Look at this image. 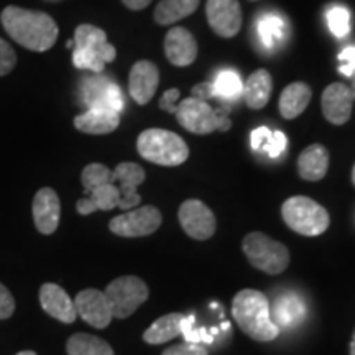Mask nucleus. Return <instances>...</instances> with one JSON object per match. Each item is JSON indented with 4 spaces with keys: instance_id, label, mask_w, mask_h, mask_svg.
<instances>
[{
    "instance_id": "37",
    "label": "nucleus",
    "mask_w": 355,
    "mask_h": 355,
    "mask_svg": "<svg viewBox=\"0 0 355 355\" xmlns=\"http://www.w3.org/2000/svg\"><path fill=\"white\" fill-rule=\"evenodd\" d=\"M13 313H15V300L10 290L0 283V321L13 316Z\"/></svg>"
},
{
    "instance_id": "3",
    "label": "nucleus",
    "mask_w": 355,
    "mask_h": 355,
    "mask_svg": "<svg viewBox=\"0 0 355 355\" xmlns=\"http://www.w3.org/2000/svg\"><path fill=\"white\" fill-rule=\"evenodd\" d=\"M73 63L78 69H89L101 74L105 64L117 56L115 48L107 42V35L94 25L83 24L74 32Z\"/></svg>"
},
{
    "instance_id": "9",
    "label": "nucleus",
    "mask_w": 355,
    "mask_h": 355,
    "mask_svg": "<svg viewBox=\"0 0 355 355\" xmlns=\"http://www.w3.org/2000/svg\"><path fill=\"white\" fill-rule=\"evenodd\" d=\"M159 225H162V212L155 206L135 207L109 222L110 232L125 239L145 237L157 232Z\"/></svg>"
},
{
    "instance_id": "21",
    "label": "nucleus",
    "mask_w": 355,
    "mask_h": 355,
    "mask_svg": "<svg viewBox=\"0 0 355 355\" xmlns=\"http://www.w3.org/2000/svg\"><path fill=\"white\" fill-rule=\"evenodd\" d=\"M119 125H121V114L104 107L86 109V112L74 117V127L89 135L112 133Z\"/></svg>"
},
{
    "instance_id": "20",
    "label": "nucleus",
    "mask_w": 355,
    "mask_h": 355,
    "mask_svg": "<svg viewBox=\"0 0 355 355\" xmlns=\"http://www.w3.org/2000/svg\"><path fill=\"white\" fill-rule=\"evenodd\" d=\"M165 53L171 64L180 68L193 64L198 58L196 38L183 26H175L165 37Z\"/></svg>"
},
{
    "instance_id": "25",
    "label": "nucleus",
    "mask_w": 355,
    "mask_h": 355,
    "mask_svg": "<svg viewBox=\"0 0 355 355\" xmlns=\"http://www.w3.org/2000/svg\"><path fill=\"white\" fill-rule=\"evenodd\" d=\"M311 87L304 83H293L285 87L278 101L279 114L285 119H296L306 110L311 102Z\"/></svg>"
},
{
    "instance_id": "44",
    "label": "nucleus",
    "mask_w": 355,
    "mask_h": 355,
    "mask_svg": "<svg viewBox=\"0 0 355 355\" xmlns=\"http://www.w3.org/2000/svg\"><path fill=\"white\" fill-rule=\"evenodd\" d=\"M350 79H352V86H350L349 89H350V92H352V97H354V101H355V76L350 78Z\"/></svg>"
},
{
    "instance_id": "10",
    "label": "nucleus",
    "mask_w": 355,
    "mask_h": 355,
    "mask_svg": "<svg viewBox=\"0 0 355 355\" xmlns=\"http://www.w3.org/2000/svg\"><path fill=\"white\" fill-rule=\"evenodd\" d=\"M181 227L194 241H207L216 232V216L199 199H188L178 211Z\"/></svg>"
},
{
    "instance_id": "39",
    "label": "nucleus",
    "mask_w": 355,
    "mask_h": 355,
    "mask_svg": "<svg viewBox=\"0 0 355 355\" xmlns=\"http://www.w3.org/2000/svg\"><path fill=\"white\" fill-rule=\"evenodd\" d=\"M272 130H270L268 127H259L255 128L254 132H252L250 135V141H252V148L255 150V152H260L263 150V146L266 145V141L270 140V137H272Z\"/></svg>"
},
{
    "instance_id": "34",
    "label": "nucleus",
    "mask_w": 355,
    "mask_h": 355,
    "mask_svg": "<svg viewBox=\"0 0 355 355\" xmlns=\"http://www.w3.org/2000/svg\"><path fill=\"white\" fill-rule=\"evenodd\" d=\"M286 135L283 132H273L272 137H270V140L266 141V145L263 146V150H261V153H266L270 158H278L279 155L285 152L286 148Z\"/></svg>"
},
{
    "instance_id": "33",
    "label": "nucleus",
    "mask_w": 355,
    "mask_h": 355,
    "mask_svg": "<svg viewBox=\"0 0 355 355\" xmlns=\"http://www.w3.org/2000/svg\"><path fill=\"white\" fill-rule=\"evenodd\" d=\"M17 66V55L10 43L0 38V78L12 73Z\"/></svg>"
},
{
    "instance_id": "40",
    "label": "nucleus",
    "mask_w": 355,
    "mask_h": 355,
    "mask_svg": "<svg viewBox=\"0 0 355 355\" xmlns=\"http://www.w3.org/2000/svg\"><path fill=\"white\" fill-rule=\"evenodd\" d=\"M193 97H196L199 101H204L207 102L212 97H216V92H214V84L212 81H204V83H199L196 86L193 87Z\"/></svg>"
},
{
    "instance_id": "12",
    "label": "nucleus",
    "mask_w": 355,
    "mask_h": 355,
    "mask_svg": "<svg viewBox=\"0 0 355 355\" xmlns=\"http://www.w3.org/2000/svg\"><path fill=\"white\" fill-rule=\"evenodd\" d=\"M206 15L211 28L222 38H234L241 32L242 8L239 0H207Z\"/></svg>"
},
{
    "instance_id": "28",
    "label": "nucleus",
    "mask_w": 355,
    "mask_h": 355,
    "mask_svg": "<svg viewBox=\"0 0 355 355\" xmlns=\"http://www.w3.org/2000/svg\"><path fill=\"white\" fill-rule=\"evenodd\" d=\"M199 0H162L155 8V21L158 25H171L193 15Z\"/></svg>"
},
{
    "instance_id": "8",
    "label": "nucleus",
    "mask_w": 355,
    "mask_h": 355,
    "mask_svg": "<svg viewBox=\"0 0 355 355\" xmlns=\"http://www.w3.org/2000/svg\"><path fill=\"white\" fill-rule=\"evenodd\" d=\"M79 99H81V105L86 109L104 107L119 114L122 112L123 104H125L121 87L101 74L83 79L79 84Z\"/></svg>"
},
{
    "instance_id": "5",
    "label": "nucleus",
    "mask_w": 355,
    "mask_h": 355,
    "mask_svg": "<svg viewBox=\"0 0 355 355\" xmlns=\"http://www.w3.org/2000/svg\"><path fill=\"white\" fill-rule=\"evenodd\" d=\"M282 216L288 227L306 237L324 234L331 224L329 212L321 204L306 196L286 199L282 206Z\"/></svg>"
},
{
    "instance_id": "38",
    "label": "nucleus",
    "mask_w": 355,
    "mask_h": 355,
    "mask_svg": "<svg viewBox=\"0 0 355 355\" xmlns=\"http://www.w3.org/2000/svg\"><path fill=\"white\" fill-rule=\"evenodd\" d=\"M178 99H180V89H168L165 94L159 99V109L168 114H175L178 107Z\"/></svg>"
},
{
    "instance_id": "22",
    "label": "nucleus",
    "mask_w": 355,
    "mask_h": 355,
    "mask_svg": "<svg viewBox=\"0 0 355 355\" xmlns=\"http://www.w3.org/2000/svg\"><path fill=\"white\" fill-rule=\"evenodd\" d=\"M121 202V191L114 181L94 186L86 193V198L79 199L76 209L81 216H89L96 211H112Z\"/></svg>"
},
{
    "instance_id": "36",
    "label": "nucleus",
    "mask_w": 355,
    "mask_h": 355,
    "mask_svg": "<svg viewBox=\"0 0 355 355\" xmlns=\"http://www.w3.org/2000/svg\"><path fill=\"white\" fill-rule=\"evenodd\" d=\"M339 73L347 78L355 76V46H347L339 53Z\"/></svg>"
},
{
    "instance_id": "27",
    "label": "nucleus",
    "mask_w": 355,
    "mask_h": 355,
    "mask_svg": "<svg viewBox=\"0 0 355 355\" xmlns=\"http://www.w3.org/2000/svg\"><path fill=\"white\" fill-rule=\"evenodd\" d=\"M184 314L181 313H170L166 316L157 319L152 326L144 332V340L146 344L159 345L170 343L181 334V321H183Z\"/></svg>"
},
{
    "instance_id": "24",
    "label": "nucleus",
    "mask_w": 355,
    "mask_h": 355,
    "mask_svg": "<svg viewBox=\"0 0 355 355\" xmlns=\"http://www.w3.org/2000/svg\"><path fill=\"white\" fill-rule=\"evenodd\" d=\"M272 76L266 69H257L255 73L250 74L247 83L243 84L242 96L245 99V104L250 109L259 110L263 109L268 104L270 96H272Z\"/></svg>"
},
{
    "instance_id": "14",
    "label": "nucleus",
    "mask_w": 355,
    "mask_h": 355,
    "mask_svg": "<svg viewBox=\"0 0 355 355\" xmlns=\"http://www.w3.org/2000/svg\"><path fill=\"white\" fill-rule=\"evenodd\" d=\"M114 183L121 191V202L119 209L130 211L140 206L141 198L137 193L139 186L145 181V170L140 165L132 162H123L112 171Z\"/></svg>"
},
{
    "instance_id": "18",
    "label": "nucleus",
    "mask_w": 355,
    "mask_h": 355,
    "mask_svg": "<svg viewBox=\"0 0 355 355\" xmlns=\"http://www.w3.org/2000/svg\"><path fill=\"white\" fill-rule=\"evenodd\" d=\"M40 304L44 313L64 324H73L78 319L74 301L69 298L63 288L55 283H44L40 288Z\"/></svg>"
},
{
    "instance_id": "32",
    "label": "nucleus",
    "mask_w": 355,
    "mask_h": 355,
    "mask_svg": "<svg viewBox=\"0 0 355 355\" xmlns=\"http://www.w3.org/2000/svg\"><path fill=\"white\" fill-rule=\"evenodd\" d=\"M196 319L194 316H184L183 321H181V334L184 337V343H193V344H211L212 336L207 332V329H202V327L194 326Z\"/></svg>"
},
{
    "instance_id": "35",
    "label": "nucleus",
    "mask_w": 355,
    "mask_h": 355,
    "mask_svg": "<svg viewBox=\"0 0 355 355\" xmlns=\"http://www.w3.org/2000/svg\"><path fill=\"white\" fill-rule=\"evenodd\" d=\"M162 355H209L201 344L181 343L163 350Z\"/></svg>"
},
{
    "instance_id": "43",
    "label": "nucleus",
    "mask_w": 355,
    "mask_h": 355,
    "mask_svg": "<svg viewBox=\"0 0 355 355\" xmlns=\"http://www.w3.org/2000/svg\"><path fill=\"white\" fill-rule=\"evenodd\" d=\"M350 355H355V331H354L352 340H350Z\"/></svg>"
},
{
    "instance_id": "41",
    "label": "nucleus",
    "mask_w": 355,
    "mask_h": 355,
    "mask_svg": "<svg viewBox=\"0 0 355 355\" xmlns=\"http://www.w3.org/2000/svg\"><path fill=\"white\" fill-rule=\"evenodd\" d=\"M216 115H217V130L219 132H227L232 127V122L227 117V112L222 109H216Z\"/></svg>"
},
{
    "instance_id": "23",
    "label": "nucleus",
    "mask_w": 355,
    "mask_h": 355,
    "mask_svg": "<svg viewBox=\"0 0 355 355\" xmlns=\"http://www.w3.org/2000/svg\"><path fill=\"white\" fill-rule=\"evenodd\" d=\"M329 170V152L326 146L314 144L303 150L298 158V173L306 181H319Z\"/></svg>"
},
{
    "instance_id": "4",
    "label": "nucleus",
    "mask_w": 355,
    "mask_h": 355,
    "mask_svg": "<svg viewBox=\"0 0 355 355\" xmlns=\"http://www.w3.org/2000/svg\"><path fill=\"white\" fill-rule=\"evenodd\" d=\"M137 150L146 162L159 166H178L189 157L186 141L175 132L163 128H148L139 135Z\"/></svg>"
},
{
    "instance_id": "13",
    "label": "nucleus",
    "mask_w": 355,
    "mask_h": 355,
    "mask_svg": "<svg viewBox=\"0 0 355 355\" xmlns=\"http://www.w3.org/2000/svg\"><path fill=\"white\" fill-rule=\"evenodd\" d=\"M74 306H76L78 316L96 329H105L112 321L109 301L105 298L104 291L96 290V288H87V290L78 293Z\"/></svg>"
},
{
    "instance_id": "46",
    "label": "nucleus",
    "mask_w": 355,
    "mask_h": 355,
    "mask_svg": "<svg viewBox=\"0 0 355 355\" xmlns=\"http://www.w3.org/2000/svg\"><path fill=\"white\" fill-rule=\"evenodd\" d=\"M352 183L355 186V166H354V170H352Z\"/></svg>"
},
{
    "instance_id": "2",
    "label": "nucleus",
    "mask_w": 355,
    "mask_h": 355,
    "mask_svg": "<svg viewBox=\"0 0 355 355\" xmlns=\"http://www.w3.org/2000/svg\"><path fill=\"white\" fill-rule=\"evenodd\" d=\"M232 318L243 334L257 343H270L277 339L279 329L270 316V303L259 290L239 291L232 301Z\"/></svg>"
},
{
    "instance_id": "11",
    "label": "nucleus",
    "mask_w": 355,
    "mask_h": 355,
    "mask_svg": "<svg viewBox=\"0 0 355 355\" xmlns=\"http://www.w3.org/2000/svg\"><path fill=\"white\" fill-rule=\"evenodd\" d=\"M175 115L181 127L196 135H207L217 130L216 110L207 102L199 101L196 97H188L178 102Z\"/></svg>"
},
{
    "instance_id": "6",
    "label": "nucleus",
    "mask_w": 355,
    "mask_h": 355,
    "mask_svg": "<svg viewBox=\"0 0 355 355\" xmlns=\"http://www.w3.org/2000/svg\"><path fill=\"white\" fill-rule=\"evenodd\" d=\"M242 250L252 265L268 275L283 273L290 265V250L263 232H250L242 242Z\"/></svg>"
},
{
    "instance_id": "42",
    "label": "nucleus",
    "mask_w": 355,
    "mask_h": 355,
    "mask_svg": "<svg viewBox=\"0 0 355 355\" xmlns=\"http://www.w3.org/2000/svg\"><path fill=\"white\" fill-rule=\"evenodd\" d=\"M123 6L130 10H144L145 7H148L153 0H122Z\"/></svg>"
},
{
    "instance_id": "15",
    "label": "nucleus",
    "mask_w": 355,
    "mask_h": 355,
    "mask_svg": "<svg viewBox=\"0 0 355 355\" xmlns=\"http://www.w3.org/2000/svg\"><path fill=\"white\" fill-rule=\"evenodd\" d=\"M33 220L40 234L51 235L56 232L61 219V202L56 191L42 188L33 198Z\"/></svg>"
},
{
    "instance_id": "17",
    "label": "nucleus",
    "mask_w": 355,
    "mask_h": 355,
    "mask_svg": "<svg viewBox=\"0 0 355 355\" xmlns=\"http://www.w3.org/2000/svg\"><path fill=\"white\" fill-rule=\"evenodd\" d=\"M354 97L350 89L343 83H334L322 92V114L334 125H344L352 114Z\"/></svg>"
},
{
    "instance_id": "1",
    "label": "nucleus",
    "mask_w": 355,
    "mask_h": 355,
    "mask_svg": "<svg viewBox=\"0 0 355 355\" xmlns=\"http://www.w3.org/2000/svg\"><path fill=\"white\" fill-rule=\"evenodd\" d=\"M3 30L21 46L30 51L44 53L56 43L60 28L53 17L44 12L8 6L0 13Z\"/></svg>"
},
{
    "instance_id": "16",
    "label": "nucleus",
    "mask_w": 355,
    "mask_h": 355,
    "mask_svg": "<svg viewBox=\"0 0 355 355\" xmlns=\"http://www.w3.org/2000/svg\"><path fill=\"white\" fill-rule=\"evenodd\" d=\"M159 84V71L152 61H137L128 76V92L137 104L145 105L153 99Z\"/></svg>"
},
{
    "instance_id": "45",
    "label": "nucleus",
    "mask_w": 355,
    "mask_h": 355,
    "mask_svg": "<svg viewBox=\"0 0 355 355\" xmlns=\"http://www.w3.org/2000/svg\"><path fill=\"white\" fill-rule=\"evenodd\" d=\"M17 355H37V352H33V350H21Z\"/></svg>"
},
{
    "instance_id": "19",
    "label": "nucleus",
    "mask_w": 355,
    "mask_h": 355,
    "mask_svg": "<svg viewBox=\"0 0 355 355\" xmlns=\"http://www.w3.org/2000/svg\"><path fill=\"white\" fill-rule=\"evenodd\" d=\"M306 311L308 309L300 295L295 291H285L277 296L270 308V316L278 329H293L304 321Z\"/></svg>"
},
{
    "instance_id": "30",
    "label": "nucleus",
    "mask_w": 355,
    "mask_h": 355,
    "mask_svg": "<svg viewBox=\"0 0 355 355\" xmlns=\"http://www.w3.org/2000/svg\"><path fill=\"white\" fill-rule=\"evenodd\" d=\"M212 84H214L216 97H220V99L235 101L243 91L242 78L234 69L220 71L214 81H212Z\"/></svg>"
},
{
    "instance_id": "26",
    "label": "nucleus",
    "mask_w": 355,
    "mask_h": 355,
    "mask_svg": "<svg viewBox=\"0 0 355 355\" xmlns=\"http://www.w3.org/2000/svg\"><path fill=\"white\" fill-rule=\"evenodd\" d=\"M288 33V24L279 13H263L257 20V35L266 50H275L285 42Z\"/></svg>"
},
{
    "instance_id": "29",
    "label": "nucleus",
    "mask_w": 355,
    "mask_h": 355,
    "mask_svg": "<svg viewBox=\"0 0 355 355\" xmlns=\"http://www.w3.org/2000/svg\"><path fill=\"white\" fill-rule=\"evenodd\" d=\"M66 352L68 355H114V349L101 337L78 332L66 343Z\"/></svg>"
},
{
    "instance_id": "7",
    "label": "nucleus",
    "mask_w": 355,
    "mask_h": 355,
    "mask_svg": "<svg viewBox=\"0 0 355 355\" xmlns=\"http://www.w3.org/2000/svg\"><path fill=\"white\" fill-rule=\"evenodd\" d=\"M104 295L109 301L112 318L127 319L148 300L150 290L144 279L127 275L110 282Z\"/></svg>"
},
{
    "instance_id": "31",
    "label": "nucleus",
    "mask_w": 355,
    "mask_h": 355,
    "mask_svg": "<svg viewBox=\"0 0 355 355\" xmlns=\"http://www.w3.org/2000/svg\"><path fill=\"white\" fill-rule=\"evenodd\" d=\"M327 25L337 38L347 37L350 32V12L345 7L334 6L327 12Z\"/></svg>"
}]
</instances>
